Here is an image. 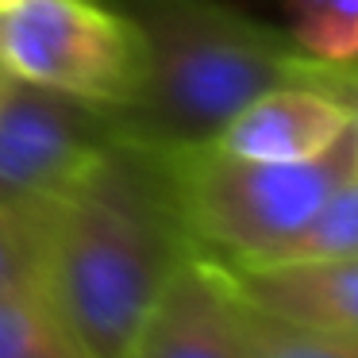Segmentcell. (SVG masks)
<instances>
[{
  "label": "cell",
  "mask_w": 358,
  "mask_h": 358,
  "mask_svg": "<svg viewBox=\"0 0 358 358\" xmlns=\"http://www.w3.org/2000/svg\"><path fill=\"white\" fill-rule=\"evenodd\" d=\"M189 250L155 155L120 139L35 216V289L85 358H124Z\"/></svg>",
  "instance_id": "obj_1"
},
{
  "label": "cell",
  "mask_w": 358,
  "mask_h": 358,
  "mask_svg": "<svg viewBox=\"0 0 358 358\" xmlns=\"http://www.w3.org/2000/svg\"><path fill=\"white\" fill-rule=\"evenodd\" d=\"M143 35L147 78L131 108L112 112L116 135L150 150L212 143L255 96L320 85L355 108L358 62L308 58L289 31L266 27L224 0H112Z\"/></svg>",
  "instance_id": "obj_2"
},
{
  "label": "cell",
  "mask_w": 358,
  "mask_h": 358,
  "mask_svg": "<svg viewBox=\"0 0 358 358\" xmlns=\"http://www.w3.org/2000/svg\"><path fill=\"white\" fill-rule=\"evenodd\" d=\"M150 155L193 250L247 270L285 247L331 189L358 170V131L350 127L331 150L304 162H250L212 143Z\"/></svg>",
  "instance_id": "obj_3"
},
{
  "label": "cell",
  "mask_w": 358,
  "mask_h": 358,
  "mask_svg": "<svg viewBox=\"0 0 358 358\" xmlns=\"http://www.w3.org/2000/svg\"><path fill=\"white\" fill-rule=\"evenodd\" d=\"M0 62L108 112L131 108L147 78L143 35L112 0H16L0 12Z\"/></svg>",
  "instance_id": "obj_4"
},
{
  "label": "cell",
  "mask_w": 358,
  "mask_h": 358,
  "mask_svg": "<svg viewBox=\"0 0 358 358\" xmlns=\"http://www.w3.org/2000/svg\"><path fill=\"white\" fill-rule=\"evenodd\" d=\"M116 143L108 108L12 78L0 96V208L35 220Z\"/></svg>",
  "instance_id": "obj_5"
},
{
  "label": "cell",
  "mask_w": 358,
  "mask_h": 358,
  "mask_svg": "<svg viewBox=\"0 0 358 358\" xmlns=\"http://www.w3.org/2000/svg\"><path fill=\"white\" fill-rule=\"evenodd\" d=\"M124 358H243V301L224 266L189 250L158 289Z\"/></svg>",
  "instance_id": "obj_6"
},
{
  "label": "cell",
  "mask_w": 358,
  "mask_h": 358,
  "mask_svg": "<svg viewBox=\"0 0 358 358\" xmlns=\"http://www.w3.org/2000/svg\"><path fill=\"white\" fill-rule=\"evenodd\" d=\"M355 127V108L320 85H281L239 108L212 147L250 162H304L331 150Z\"/></svg>",
  "instance_id": "obj_7"
},
{
  "label": "cell",
  "mask_w": 358,
  "mask_h": 358,
  "mask_svg": "<svg viewBox=\"0 0 358 358\" xmlns=\"http://www.w3.org/2000/svg\"><path fill=\"white\" fill-rule=\"evenodd\" d=\"M224 270L239 296L255 308L358 339V258L255 266V270L224 266Z\"/></svg>",
  "instance_id": "obj_8"
},
{
  "label": "cell",
  "mask_w": 358,
  "mask_h": 358,
  "mask_svg": "<svg viewBox=\"0 0 358 358\" xmlns=\"http://www.w3.org/2000/svg\"><path fill=\"white\" fill-rule=\"evenodd\" d=\"M331 258H358V170L343 178L331 189L316 216L278 247L262 266H285V262H331ZM255 270V266H247Z\"/></svg>",
  "instance_id": "obj_9"
},
{
  "label": "cell",
  "mask_w": 358,
  "mask_h": 358,
  "mask_svg": "<svg viewBox=\"0 0 358 358\" xmlns=\"http://www.w3.org/2000/svg\"><path fill=\"white\" fill-rule=\"evenodd\" d=\"M243 358H358V339L293 324L243 301Z\"/></svg>",
  "instance_id": "obj_10"
},
{
  "label": "cell",
  "mask_w": 358,
  "mask_h": 358,
  "mask_svg": "<svg viewBox=\"0 0 358 358\" xmlns=\"http://www.w3.org/2000/svg\"><path fill=\"white\" fill-rule=\"evenodd\" d=\"M289 39L320 62H358V0H289Z\"/></svg>",
  "instance_id": "obj_11"
},
{
  "label": "cell",
  "mask_w": 358,
  "mask_h": 358,
  "mask_svg": "<svg viewBox=\"0 0 358 358\" xmlns=\"http://www.w3.org/2000/svg\"><path fill=\"white\" fill-rule=\"evenodd\" d=\"M62 339V327L35 285L0 293V358H43Z\"/></svg>",
  "instance_id": "obj_12"
},
{
  "label": "cell",
  "mask_w": 358,
  "mask_h": 358,
  "mask_svg": "<svg viewBox=\"0 0 358 358\" xmlns=\"http://www.w3.org/2000/svg\"><path fill=\"white\" fill-rule=\"evenodd\" d=\"M35 285V220L0 208V293Z\"/></svg>",
  "instance_id": "obj_13"
},
{
  "label": "cell",
  "mask_w": 358,
  "mask_h": 358,
  "mask_svg": "<svg viewBox=\"0 0 358 358\" xmlns=\"http://www.w3.org/2000/svg\"><path fill=\"white\" fill-rule=\"evenodd\" d=\"M43 358H85V355H81V350L73 347L70 339H62V343H58V347H50V350H47V355H43Z\"/></svg>",
  "instance_id": "obj_14"
},
{
  "label": "cell",
  "mask_w": 358,
  "mask_h": 358,
  "mask_svg": "<svg viewBox=\"0 0 358 358\" xmlns=\"http://www.w3.org/2000/svg\"><path fill=\"white\" fill-rule=\"evenodd\" d=\"M8 81H12V73L4 70V62H0V96H4V89H8Z\"/></svg>",
  "instance_id": "obj_15"
},
{
  "label": "cell",
  "mask_w": 358,
  "mask_h": 358,
  "mask_svg": "<svg viewBox=\"0 0 358 358\" xmlns=\"http://www.w3.org/2000/svg\"><path fill=\"white\" fill-rule=\"evenodd\" d=\"M355 131H358V93H355Z\"/></svg>",
  "instance_id": "obj_16"
},
{
  "label": "cell",
  "mask_w": 358,
  "mask_h": 358,
  "mask_svg": "<svg viewBox=\"0 0 358 358\" xmlns=\"http://www.w3.org/2000/svg\"><path fill=\"white\" fill-rule=\"evenodd\" d=\"M12 4H16V0H0V12H4V8H12Z\"/></svg>",
  "instance_id": "obj_17"
}]
</instances>
